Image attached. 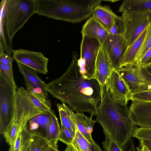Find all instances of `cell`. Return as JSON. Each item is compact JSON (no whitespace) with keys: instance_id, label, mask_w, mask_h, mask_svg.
<instances>
[{"instance_id":"ee69618b","label":"cell","mask_w":151,"mask_h":151,"mask_svg":"<svg viewBox=\"0 0 151 151\" xmlns=\"http://www.w3.org/2000/svg\"><path fill=\"white\" fill-rule=\"evenodd\" d=\"M150 12H151V10H150Z\"/></svg>"},{"instance_id":"cb8c5ba5","label":"cell","mask_w":151,"mask_h":151,"mask_svg":"<svg viewBox=\"0 0 151 151\" xmlns=\"http://www.w3.org/2000/svg\"><path fill=\"white\" fill-rule=\"evenodd\" d=\"M54 111L52 113H45L37 114L29 120L35 122L39 125V127L46 133L52 119Z\"/></svg>"},{"instance_id":"4316f807","label":"cell","mask_w":151,"mask_h":151,"mask_svg":"<svg viewBox=\"0 0 151 151\" xmlns=\"http://www.w3.org/2000/svg\"><path fill=\"white\" fill-rule=\"evenodd\" d=\"M26 90L30 99L36 107L46 113H51L53 111L51 109V106L38 96Z\"/></svg>"},{"instance_id":"b9f144b4","label":"cell","mask_w":151,"mask_h":151,"mask_svg":"<svg viewBox=\"0 0 151 151\" xmlns=\"http://www.w3.org/2000/svg\"><path fill=\"white\" fill-rule=\"evenodd\" d=\"M65 151H72L70 145H67Z\"/></svg>"},{"instance_id":"60d3db41","label":"cell","mask_w":151,"mask_h":151,"mask_svg":"<svg viewBox=\"0 0 151 151\" xmlns=\"http://www.w3.org/2000/svg\"><path fill=\"white\" fill-rule=\"evenodd\" d=\"M151 64V56L142 67H144Z\"/></svg>"},{"instance_id":"5bb4252c","label":"cell","mask_w":151,"mask_h":151,"mask_svg":"<svg viewBox=\"0 0 151 151\" xmlns=\"http://www.w3.org/2000/svg\"><path fill=\"white\" fill-rule=\"evenodd\" d=\"M133 123L140 127L151 128V102H133L129 109Z\"/></svg>"},{"instance_id":"1f68e13d","label":"cell","mask_w":151,"mask_h":151,"mask_svg":"<svg viewBox=\"0 0 151 151\" xmlns=\"http://www.w3.org/2000/svg\"><path fill=\"white\" fill-rule=\"evenodd\" d=\"M105 136V139L102 142L104 151H125L108 136Z\"/></svg>"},{"instance_id":"6da1fadb","label":"cell","mask_w":151,"mask_h":151,"mask_svg":"<svg viewBox=\"0 0 151 151\" xmlns=\"http://www.w3.org/2000/svg\"><path fill=\"white\" fill-rule=\"evenodd\" d=\"M78 59L73 52L66 71L47 84V90L53 97L68 104L76 113L86 112L92 118L96 115L103 98L101 88L95 78L88 79L83 76L78 64Z\"/></svg>"},{"instance_id":"9c48e42d","label":"cell","mask_w":151,"mask_h":151,"mask_svg":"<svg viewBox=\"0 0 151 151\" xmlns=\"http://www.w3.org/2000/svg\"><path fill=\"white\" fill-rule=\"evenodd\" d=\"M12 53L17 63L29 67L36 73L45 74L47 73L49 59L42 53L21 49L12 50Z\"/></svg>"},{"instance_id":"ab89813d","label":"cell","mask_w":151,"mask_h":151,"mask_svg":"<svg viewBox=\"0 0 151 151\" xmlns=\"http://www.w3.org/2000/svg\"><path fill=\"white\" fill-rule=\"evenodd\" d=\"M147 72L151 74V64L145 67H142Z\"/></svg>"},{"instance_id":"52a82bcc","label":"cell","mask_w":151,"mask_h":151,"mask_svg":"<svg viewBox=\"0 0 151 151\" xmlns=\"http://www.w3.org/2000/svg\"><path fill=\"white\" fill-rule=\"evenodd\" d=\"M124 35L128 46L131 45L151 22L150 11L123 12Z\"/></svg>"},{"instance_id":"e0dca14e","label":"cell","mask_w":151,"mask_h":151,"mask_svg":"<svg viewBox=\"0 0 151 151\" xmlns=\"http://www.w3.org/2000/svg\"><path fill=\"white\" fill-rule=\"evenodd\" d=\"M148 27L134 43L128 46L120 68L136 65V58L146 38L147 32Z\"/></svg>"},{"instance_id":"8992f818","label":"cell","mask_w":151,"mask_h":151,"mask_svg":"<svg viewBox=\"0 0 151 151\" xmlns=\"http://www.w3.org/2000/svg\"><path fill=\"white\" fill-rule=\"evenodd\" d=\"M17 88L12 86L0 73V132L3 134L12 122L15 108Z\"/></svg>"},{"instance_id":"f1b7e54d","label":"cell","mask_w":151,"mask_h":151,"mask_svg":"<svg viewBox=\"0 0 151 151\" xmlns=\"http://www.w3.org/2000/svg\"><path fill=\"white\" fill-rule=\"evenodd\" d=\"M132 137L139 140L145 139L151 141V128L137 127L134 130Z\"/></svg>"},{"instance_id":"83f0119b","label":"cell","mask_w":151,"mask_h":151,"mask_svg":"<svg viewBox=\"0 0 151 151\" xmlns=\"http://www.w3.org/2000/svg\"><path fill=\"white\" fill-rule=\"evenodd\" d=\"M0 73L12 86L17 88L13 75L12 64L8 65L0 64Z\"/></svg>"},{"instance_id":"8d00e7d4","label":"cell","mask_w":151,"mask_h":151,"mask_svg":"<svg viewBox=\"0 0 151 151\" xmlns=\"http://www.w3.org/2000/svg\"><path fill=\"white\" fill-rule=\"evenodd\" d=\"M137 151H151L150 149L145 145L139 144L136 147Z\"/></svg>"},{"instance_id":"f546056e","label":"cell","mask_w":151,"mask_h":151,"mask_svg":"<svg viewBox=\"0 0 151 151\" xmlns=\"http://www.w3.org/2000/svg\"><path fill=\"white\" fill-rule=\"evenodd\" d=\"M124 27L122 17L117 16L115 18L113 24L109 30V34L113 35H124Z\"/></svg>"},{"instance_id":"30bf717a","label":"cell","mask_w":151,"mask_h":151,"mask_svg":"<svg viewBox=\"0 0 151 151\" xmlns=\"http://www.w3.org/2000/svg\"><path fill=\"white\" fill-rule=\"evenodd\" d=\"M103 45L114 69L120 68L128 47L124 35L109 34Z\"/></svg>"},{"instance_id":"5b68a950","label":"cell","mask_w":151,"mask_h":151,"mask_svg":"<svg viewBox=\"0 0 151 151\" xmlns=\"http://www.w3.org/2000/svg\"><path fill=\"white\" fill-rule=\"evenodd\" d=\"M102 45L94 37L82 35L78 64L80 72L85 79L95 78L96 58Z\"/></svg>"},{"instance_id":"d6986e66","label":"cell","mask_w":151,"mask_h":151,"mask_svg":"<svg viewBox=\"0 0 151 151\" xmlns=\"http://www.w3.org/2000/svg\"><path fill=\"white\" fill-rule=\"evenodd\" d=\"M57 106L59 114L61 126L68 129L75 135L77 129L75 113L65 104H57Z\"/></svg>"},{"instance_id":"8fae6325","label":"cell","mask_w":151,"mask_h":151,"mask_svg":"<svg viewBox=\"0 0 151 151\" xmlns=\"http://www.w3.org/2000/svg\"><path fill=\"white\" fill-rule=\"evenodd\" d=\"M19 70L23 76L27 86V90L37 95L46 103L51 106L48 99L46 83L38 76L33 70L24 65L17 63Z\"/></svg>"},{"instance_id":"4dcf8cb0","label":"cell","mask_w":151,"mask_h":151,"mask_svg":"<svg viewBox=\"0 0 151 151\" xmlns=\"http://www.w3.org/2000/svg\"><path fill=\"white\" fill-rule=\"evenodd\" d=\"M132 102H151V90L132 93Z\"/></svg>"},{"instance_id":"d6a6232c","label":"cell","mask_w":151,"mask_h":151,"mask_svg":"<svg viewBox=\"0 0 151 151\" xmlns=\"http://www.w3.org/2000/svg\"><path fill=\"white\" fill-rule=\"evenodd\" d=\"M74 135L68 129L61 126L59 137V140L67 145H70L73 141Z\"/></svg>"},{"instance_id":"d4e9b609","label":"cell","mask_w":151,"mask_h":151,"mask_svg":"<svg viewBox=\"0 0 151 151\" xmlns=\"http://www.w3.org/2000/svg\"><path fill=\"white\" fill-rule=\"evenodd\" d=\"M22 130L19 125L11 122L7 127L3 134L6 142L9 145H11L16 140L19 132Z\"/></svg>"},{"instance_id":"ba28073f","label":"cell","mask_w":151,"mask_h":151,"mask_svg":"<svg viewBox=\"0 0 151 151\" xmlns=\"http://www.w3.org/2000/svg\"><path fill=\"white\" fill-rule=\"evenodd\" d=\"M128 86L132 93L151 90V74L136 65L116 70Z\"/></svg>"},{"instance_id":"7c38bea8","label":"cell","mask_w":151,"mask_h":151,"mask_svg":"<svg viewBox=\"0 0 151 151\" xmlns=\"http://www.w3.org/2000/svg\"><path fill=\"white\" fill-rule=\"evenodd\" d=\"M105 89L109 91L115 99L122 102L127 104L131 100L132 92L116 70L113 71Z\"/></svg>"},{"instance_id":"484cf974","label":"cell","mask_w":151,"mask_h":151,"mask_svg":"<svg viewBox=\"0 0 151 151\" xmlns=\"http://www.w3.org/2000/svg\"><path fill=\"white\" fill-rule=\"evenodd\" d=\"M151 48V22L148 27V31L145 39L138 52L136 58V65L139 62L147 52Z\"/></svg>"},{"instance_id":"603a6c76","label":"cell","mask_w":151,"mask_h":151,"mask_svg":"<svg viewBox=\"0 0 151 151\" xmlns=\"http://www.w3.org/2000/svg\"><path fill=\"white\" fill-rule=\"evenodd\" d=\"M29 132L31 138V151H45L49 145L45 136L36 131Z\"/></svg>"},{"instance_id":"836d02e7","label":"cell","mask_w":151,"mask_h":151,"mask_svg":"<svg viewBox=\"0 0 151 151\" xmlns=\"http://www.w3.org/2000/svg\"><path fill=\"white\" fill-rule=\"evenodd\" d=\"M23 141V135L22 130L19 133L17 137L10 145L9 151H20Z\"/></svg>"},{"instance_id":"e575fe53","label":"cell","mask_w":151,"mask_h":151,"mask_svg":"<svg viewBox=\"0 0 151 151\" xmlns=\"http://www.w3.org/2000/svg\"><path fill=\"white\" fill-rule=\"evenodd\" d=\"M13 59L9 53L4 52L0 54V64L5 65L12 64Z\"/></svg>"},{"instance_id":"9a60e30c","label":"cell","mask_w":151,"mask_h":151,"mask_svg":"<svg viewBox=\"0 0 151 151\" xmlns=\"http://www.w3.org/2000/svg\"><path fill=\"white\" fill-rule=\"evenodd\" d=\"M82 35L94 37L103 45L109 34L108 31L92 16L83 25L81 31Z\"/></svg>"},{"instance_id":"277c9868","label":"cell","mask_w":151,"mask_h":151,"mask_svg":"<svg viewBox=\"0 0 151 151\" xmlns=\"http://www.w3.org/2000/svg\"><path fill=\"white\" fill-rule=\"evenodd\" d=\"M102 0H36V13L56 20L80 22L92 15Z\"/></svg>"},{"instance_id":"74e56055","label":"cell","mask_w":151,"mask_h":151,"mask_svg":"<svg viewBox=\"0 0 151 151\" xmlns=\"http://www.w3.org/2000/svg\"><path fill=\"white\" fill-rule=\"evenodd\" d=\"M139 144L145 145L151 150V141L142 139L139 140Z\"/></svg>"},{"instance_id":"7402d4cb","label":"cell","mask_w":151,"mask_h":151,"mask_svg":"<svg viewBox=\"0 0 151 151\" xmlns=\"http://www.w3.org/2000/svg\"><path fill=\"white\" fill-rule=\"evenodd\" d=\"M91 143L77 128L72 142V151H91Z\"/></svg>"},{"instance_id":"d590c367","label":"cell","mask_w":151,"mask_h":151,"mask_svg":"<svg viewBox=\"0 0 151 151\" xmlns=\"http://www.w3.org/2000/svg\"><path fill=\"white\" fill-rule=\"evenodd\" d=\"M91 151H104L95 142L91 144Z\"/></svg>"},{"instance_id":"7bdbcfd3","label":"cell","mask_w":151,"mask_h":151,"mask_svg":"<svg viewBox=\"0 0 151 151\" xmlns=\"http://www.w3.org/2000/svg\"><path fill=\"white\" fill-rule=\"evenodd\" d=\"M129 151H136V150L134 149H133L130 150Z\"/></svg>"},{"instance_id":"ac0fdd59","label":"cell","mask_w":151,"mask_h":151,"mask_svg":"<svg viewBox=\"0 0 151 151\" xmlns=\"http://www.w3.org/2000/svg\"><path fill=\"white\" fill-rule=\"evenodd\" d=\"M75 116L77 129L91 144L94 142L92 133L96 120L88 117L83 113H76Z\"/></svg>"},{"instance_id":"ffe728a7","label":"cell","mask_w":151,"mask_h":151,"mask_svg":"<svg viewBox=\"0 0 151 151\" xmlns=\"http://www.w3.org/2000/svg\"><path fill=\"white\" fill-rule=\"evenodd\" d=\"M151 10V0H125L124 1L118 12H136Z\"/></svg>"},{"instance_id":"7a4b0ae2","label":"cell","mask_w":151,"mask_h":151,"mask_svg":"<svg viewBox=\"0 0 151 151\" xmlns=\"http://www.w3.org/2000/svg\"><path fill=\"white\" fill-rule=\"evenodd\" d=\"M96 116V122L101 126L105 135L125 147L137 127L131 119L127 104L115 99L105 89Z\"/></svg>"},{"instance_id":"4fadbf2b","label":"cell","mask_w":151,"mask_h":151,"mask_svg":"<svg viewBox=\"0 0 151 151\" xmlns=\"http://www.w3.org/2000/svg\"><path fill=\"white\" fill-rule=\"evenodd\" d=\"M114 70L105 48L102 45L99 49L96 58L95 78L101 86L103 95Z\"/></svg>"},{"instance_id":"3957f363","label":"cell","mask_w":151,"mask_h":151,"mask_svg":"<svg viewBox=\"0 0 151 151\" xmlns=\"http://www.w3.org/2000/svg\"><path fill=\"white\" fill-rule=\"evenodd\" d=\"M0 5L1 41L6 52L11 53L15 35L36 13V0H2Z\"/></svg>"},{"instance_id":"f35d334b","label":"cell","mask_w":151,"mask_h":151,"mask_svg":"<svg viewBox=\"0 0 151 151\" xmlns=\"http://www.w3.org/2000/svg\"><path fill=\"white\" fill-rule=\"evenodd\" d=\"M45 151H59L58 147L49 146Z\"/></svg>"},{"instance_id":"2e32d148","label":"cell","mask_w":151,"mask_h":151,"mask_svg":"<svg viewBox=\"0 0 151 151\" xmlns=\"http://www.w3.org/2000/svg\"><path fill=\"white\" fill-rule=\"evenodd\" d=\"M94 19L108 32L112 26L118 16L108 6L98 5L94 8L92 14Z\"/></svg>"},{"instance_id":"44dd1931","label":"cell","mask_w":151,"mask_h":151,"mask_svg":"<svg viewBox=\"0 0 151 151\" xmlns=\"http://www.w3.org/2000/svg\"><path fill=\"white\" fill-rule=\"evenodd\" d=\"M60 129L58 119L54 113L51 123L45 133V137L49 146L58 147L57 143Z\"/></svg>"}]
</instances>
